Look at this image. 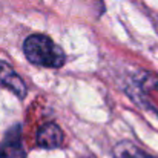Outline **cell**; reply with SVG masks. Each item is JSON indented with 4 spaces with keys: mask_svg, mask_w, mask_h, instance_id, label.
Masks as SVG:
<instances>
[{
    "mask_svg": "<svg viewBox=\"0 0 158 158\" xmlns=\"http://www.w3.org/2000/svg\"><path fill=\"white\" fill-rule=\"evenodd\" d=\"M114 158H152L131 141H121L114 149Z\"/></svg>",
    "mask_w": 158,
    "mask_h": 158,
    "instance_id": "5b68a950",
    "label": "cell"
},
{
    "mask_svg": "<svg viewBox=\"0 0 158 158\" xmlns=\"http://www.w3.org/2000/svg\"><path fill=\"white\" fill-rule=\"evenodd\" d=\"M25 149L22 144V127L20 124L12 126L0 143V158H25Z\"/></svg>",
    "mask_w": 158,
    "mask_h": 158,
    "instance_id": "7a4b0ae2",
    "label": "cell"
},
{
    "mask_svg": "<svg viewBox=\"0 0 158 158\" xmlns=\"http://www.w3.org/2000/svg\"><path fill=\"white\" fill-rule=\"evenodd\" d=\"M0 86L9 89L19 98H25L28 92L25 81L15 74V71L6 61H2V60H0Z\"/></svg>",
    "mask_w": 158,
    "mask_h": 158,
    "instance_id": "3957f363",
    "label": "cell"
},
{
    "mask_svg": "<svg viewBox=\"0 0 158 158\" xmlns=\"http://www.w3.org/2000/svg\"><path fill=\"white\" fill-rule=\"evenodd\" d=\"M23 52L31 63L43 68L58 69L66 61L63 49L43 34L29 35L23 43Z\"/></svg>",
    "mask_w": 158,
    "mask_h": 158,
    "instance_id": "6da1fadb",
    "label": "cell"
},
{
    "mask_svg": "<svg viewBox=\"0 0 158 158\" xmlns=\"http://www.w3.org/2000/svg\"><path fill=\"white\" fill-rule=\"evenodd\" d=\"M63 138H64V135H63L60 126H57L55 123L43 124L37 134V143L40 148H45V149L60 148L63 143Z\"/></svg>",
    "mask_w": 158,
    "mask_h": 158,
    "instance_id": "277c9868",
    "label": "cell"
}]
</instances>
